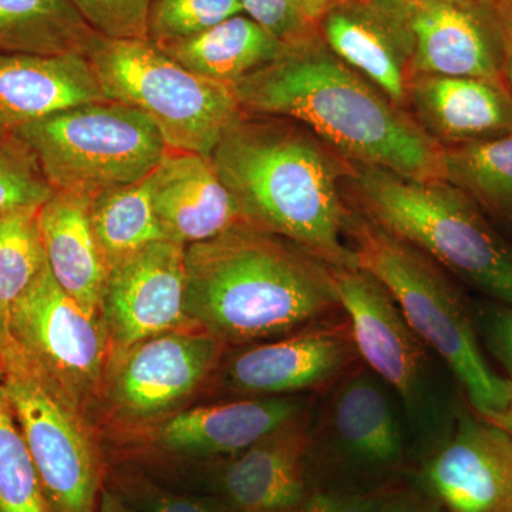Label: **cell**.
Listing matches in <instances>:
<instances>
[{"label": "cell", "instance_id": "1", "mask_svg": "<svg viewBox=\"0 0 512 512\" xmlns=\"http://www.w3.org/2000/svg\"><path fill=\"white\" fill-rule=\"evenodd\" d=\"M231 87L245 114L295 121L349 163L413 180H443V147L409 110L330 52L320 35Z\"/></svg>", "mask_w": 512, "mask_h": 512}, {"label": "cell", "instance_id": "2", "mask_svg": "<svg viewBox=\"0 0 512 512\" xmlns=\"http://www.w3.org/2000/svg\"><path fill=\"white\" fill-rule=\"evenodd\" d=\"M211 160L245 224L288 239L332 268H357L345 237L352 163L308 128L244 114Z\"/></svg>", "mask_w": 512, "mask_h": 512}, {"label": "cell", "instance_id": "3", "mask_svg": "<svg viewBox=\"0 0 512 512\" xmlns=\"http://www.w3.org/2000/svg\"><path fill=\"white\" fill-rule=\"evenodd\" d=\"M185 312L229 349L281 338L340 305L332 266L241 224L185 248Z\"/></svg>", "mask_w": 512, "mask_h": 512}, {"label": "cell", "instance_id": "4", "mask_svg": "<svg viewBox=\"0 0 512 512\" xmlns=\"http://www.w3.org/2000/svg\"><path fill=\"white\" fill-rule=\"evenodd\" d=\"M345 237L357 268L389 291L410 328L456 380L468 406L487 420L500 416L510 403L511 383L485 357L473 302L457 279L350 204Z\"/></svg>", "mask_w": 512, "mask_h": 512}, {"label": "cell", "instance_id": "5", "mask_svg": "<svg viewBox=\"0 0 512 512\" xmlns=\"http://www.w3.org/2000/svg\"><path fill=\"white\" fill-rule=\"evenodd\" d=\"M345 191L352 207L430 256L458 282L512 306V244L456 187L352 164Z\"/></svg>", "mask_w": 512, "mask_h": 512}, {"label": "cell", "instance_id": "6", "mask_svg": "<svg viewBox=\"0 0 512 512\" xmlns=\"http://www.w3.org/2000/svg\"><path fill=\"white\" fill-rule=\"evenodd\" d=\"M87 57L107 97L153 121L170 150L211 157L244 117L231 86L190 72L151 40L100 37Z\"/></svg>", "mask_w": 512, "mask_h": 512}, {"label": "cell", "instance_id": "7", "mask_svg": "<svg viewBox=\"0 0 512 512\" xmlns=\"http://www.w3.org/2000/svg\"><path fill=\"white\" fill-rule=\"evenodd\" d=\"M0 392L28 447L49 512H96L107 456L89 414L10 342L0 350Z\"/></svg>", "mask_w": 512, "mask_h": 512}, {"label": "cell", "instance_id": "8", "mask_svg": "<svg viewBox=\"0 0 512 512\" xmlns=\"http://www.w3.org/2000/svg\"><path fill=\"white\" fill-rule=\"evenodd\" d=\"M13 136L29 148L53 190L90 200L143 180L167 151L153 121L117 101L59 111Z\"/></svg>", "mask_w": 512, "mask_h": 512}, {"label": "cell", "instance_id": "9", "mask_svg": "<svg viewBox=\"0 0 512 512\" xmlns=\"http://www.w3.org/2000/svg\"><path fill=\"white\" fill-rule=\"evenodd\" d=\"M227 350L191 326L113 353L94 413L97 430L103 426L111 443L185 409L214 380Z\"/></svg>", "mask_w": 512, "mask_h": 512}, {"label": "cell", "instance_id": "10", "mask_svg": "<svg viewBox=\"0 0 512 512\" xmlns=\"http://www.w3.org/2000/svg\"><path fill=\"white\" fill-rule=\"evenodd\" d=\"M360 365L330 387L318 423L312 421L315 483L386 487L399 483L392 477L406 466L407 437L399 400Z\"/></svg>", "mask_w": 512, "mask_h": 512}, {"label": "cell", "instance_id": "11", "mask_svg": "<svg viewBox=\"0 0 512 512\" xmlns=\"http://www.w3.org/2000/svg\"><path fill=\"white\" fill-rule=\"evenodd\" d=\"M8 336L30 365L89 414L94 423L113 357V343L103 316L87 312L67 295L46 266L13 305Z\"/></svg>", "mask_w": 512, "mask_h": 512}, {"label": "cell", "instance_id": "12", "mask_svg": "<svg viewBox=\"0 0 512 512\" xmlns=\"http://www.w3.org/2000/svg\"><path fill=\"white\" fill-rule=\"evenodd\" d=\"M305 396L235 397L185 407L146 429L106 444L109 461L151 474L234 456L272 431L309 412ZM104 446V447H106Z\"/></svg>", "mask_w": 512, "mask_h": 512}, {"label": "cell", "instance_id": "13", "mask_svg": "<svg viewBox=\"0 0 512 512\" xmlns=\"http://www.w3.org/2000/svg\"><path fill=\"white\" fill-rule=\"evenodd\" d=\"M333 276L360 362L392 390L409 419L437 436L456 406L441 412L434 400L430 350L375 276L360 268H333Z\"/></svg>", "mask_w": 512, "mask_h": 512}, {"label": "cell", "instance_id": "14", "mask_svg": "<svg viewBox=\"0 0 512 512\" xmlns=\"http://www.w3.org/2000/svg\"><path fill=\"white\" fill-rule=\"evenodd\" d=\"M311 447L309 410L234 456L153 476L215 498L231 512H293L315 484Z\"/></svg>", "mask_w": 512, "mask_h": 512}, {"label": "cell", "instance_id": "15", "mask_svg": "<svg viewBox=\"0 0 512 512\" xmlns=\"http://www.w3.org/2000/svg\"><path fill=\"white\" fill-rule=\"evenodd\" d=\"M409 480L446 512H512V436L463 397Z\"/></svg>", "mask_w": 512, "mask_h": 512}, {"label": "cell", "instance_id": "16", "mask_svg": "<svg viewBox=\"0 0 512 512\" xmlns=\"http://www.w3.org/2000/svg\"><path fill=\"white\" fill-rule=\"evenodd\" d=\"M234 349L214 377L232 399L328 392L362 363L342 311L281 338Z\"/></svg>", "mask_w": 512, "mask_h": 512}, {"label": "cell", "instance_id": "17", "mask_svg": "<svg viewBox=\"0 0 512 512\" xmlns=\"http://www.w3.org/2000/svg\"><path fill=\"white\" fill-rule=\"evenodd\" d=\"M100 312L113 353L195 326L185 312V247L164 239L111 268Z\"/></svg>", "mask_w": 512, "mask_h": 512}, {"label": "cell", "instance_id": "18", "mask_svg": "<svg viewBox=\"0 0 512 512\" xmlns=\"http://www.w3.org/2000/svg\"><path fill=\"white\" fill-rule=\"evenodd\" d=\"M318 28L330 52L406 109L413 77L409 0H345Z\"/></svg>", "mask_w": 512, "mask_h": 512}, {"label": "cell", "instance_id": "19", "mask_svg": "<svg viewBox=\"0 0 512 512\" xmlns=\"http://www.w3.org/2000/svg\"><path fill=\"white\" fill-rule=\"evenodd\" d=\"M412 72L504 79L497 13L463 0H409Z\"/></svg>", "mask_w": 512, "mask_h": 512}, {"label": "cell", "instance_id": "20", "mask_svg": "<svg viewBox=\"0 0 512 512\" xmlns=\"http://www.w3.org/2000/svg\"><path fill=\"white\" fill-rule=\"evenodd\" d=\"M406 109L440 147L512 133V94L504 79L416 74L407 87Z\"/></svg>", "mask_w": 512, "mask_h": 512}, {"label": "cell", "instance_id": "21", "mask_svg": "<svg viewBox=\"0 0 512 512\" xmlns=\"http://www.w3.org/2000/svg\"><path fill=\"white\" fill-rule=\"evenodd\" d=\"M150 183L154 212L167 241L187 248L245 224L210 156L167 148Z\"/></svg>", "mask_w": 512, "mask_h": 512}, {"label": "cell", "instance_id": "22", "mask_svg": "<svg viewBox=\"0 0 512 512\" xmlns=\"http://www.w3.org/2000/svg\"><path fill=\"white\" fill-rule=\"evenodd\" d=\"M104 101L87 56L0 53V143L33 121Z\"/></svg>", "mask_w": 512, "mask_h": 512}, {"label": "cell", "instance_id": "23", "mask_svg": "<svg viewBox=\"0 0 512 512\" xmlns=\"http://www.w3.org/2000/svg\"><path fill=\"white\" fill-rule=\"evenodd\" d=\"M37 218L53 278L83 309L101 315L109 268L90 224V198L55 191Z\"/></svg>", "mask_w": 512, "mask_h": 512}, {"label": "cell", "instance_id": "24", "mask_svg": "<svg viewBox=\"0 0 512 512\" xmlns=\"http://www.w3.org/2000/svg\"><path fill=\"white\" fill-rule=\"evenodd\" d=\"M157 46L190 72L228 86L281 59L292 49L244 13L200 35Z\"/></svg>", "mask_w": 512, "mask_h": 512}, {"label": "cell", "instance_id": "25", "mask_svg": "<svg viewBox=\"0 0 512 512\" xmlns=\"http://www.w3.org/2000/svg\"><path fill=\"white\" fill-rule=\"evenodd\" d=\"M100 37L70 0H0V53L87 56Z\"/></svg>", "mask_w": 512, "mask_h": 512}, {"label": "cell", "instance_id": "26", "mask_svg": "<svg viewBox=\"0 0 512 512\" xmlns=\"http://www.w3.org/2000/svg\"><path fill=\"white\" fill-rule=\"evenodd\" d=\"M441 170L443 181L476 202L495 227L512 232V133L443 147Z\"/></svg>", "mask_w": 512, "mask_h": 512}, {"label": "cell", "instance_id": "27", "mask_svg": "<svg viewBox=\"0 0 512 512\" xmlns=\"http://www.w3.org/2000/svg\"><path fill=\"white\" fill-rule=\"evenodd\" d=\"M90 224L109 272L148 245L164 241L151 201L150 175L94 195Z\"/></svg>", "mask_w": 512, "mask_h": 512}, {"label": "cell", "instance_id": "28", "mask_svg": "<svg viewBox=\"0 0 512 512\" xmlns=\"http://www.w3.org/2000/svg\"><path fill=\"white\" fill-rule=\"evenodd\" d=\"M39 210L0 218V323L6 332L13 305L47 266L37 218Z\"/></svg>", "mask_w": 512, "mask_h": 512}, {"label": "cell", "instance_id": "29", "mask_svg": "<svg viewBox=\"0 0 512 512\" xmlns=\"http://www.w3.org/2000/svg\"><path fill=\"white\" fill-rule=\"evenodd\" d=\"M104 485L137 512H231L215 498L165 483L130 463L107 460Z\"/></svg>", "mask_w": 512, "mask_h": 512}, {"label": "cell", "instance_id": "30", "mask_svg": "<svg viewBox=\"0 0 512 512\" xmlns=\"http://www.w3.org/2000/svg\"><path fill=\"white\" fill-rule=\"evenodd\" d=\"M0 512H49L25 440L0 392Z\"/></svg>", "mask_w": 512, "mask_h": 512}, {"label": "cell", "instance_id": "31", "mask_svg": "<svg viewBox=\"0 0 512 512\" xmlns=\"http://www.w3.org/2000/svg\"><path fill=\"white\" fill-rule=\"evenodd\" d=\"M242 13L239 0H151L148 40L187 39Z\"/></svg>", "mask_w": 512, "mask_h": 512}, {"label": "cell", "instance_id": "32", "mask_svg": "<svg viewBox=\"0 0 512 512\" xmlns=\"http://www.w3.org/2000/svg\"><path fill=\"white\" fill-rule=\"evenodd\" d=\"M53 192L35 157L18 137L0 143V218L39 210Z\"/></svg>", "mask_w": 512, "mask_h": 512}, {"label": "cell", "instance_id": "33", "mask_svg": "<svg viewBox=\"0 0 512 512\" xmlns=\"http://www.w3.org/2000/svg\"><path fill=\"white\" fill-rule=\"evenodd\" d=\"M84 22L110 40H148L151 0H70Z\"/></svg>", "mask_w": 512, "mask_h": 512}, {"label": "cell", "instance_id": "34", "mask_svg": "<svg viewBox=\"0 0 512 512\" xmlns=\"http://www.w3.org/2000/svg\"><path fill=\"white\" fill-rule=\"evenodd\" d=\"M242 12L288 46H299L319 36L303 12L301 0H239Z\"/></svg>", "mask_w": 512, "mask_h": 512}, {"label": "cell", "instance_id": "35", "mask_svg": "<svg viewBox=\"0 0 512 512\" xmlns=\"http://www.w3.org/2000/svg\"><path fill=\"white\" fill-rule=\"evenodd\" d=\"M393 485L359 488L315 483L293 512H376Z\"/></svg>", "mask_w": 512, "mask_h": 512}, {"label": "cell", "instance_id": "36", "mask_svg": "<svg viewBox=\"0 0 512 512\" xmlns=\"http://www.w3.org/2000/svg\"><path fill=\"white\" fill-rule=\"evenodd\" d=\"M473 308L484 350L500 363L512 384V306L484 298Z\"/></svg>", "mask_w": 512, "mask_h": 512}, {"label": "cell", "instance_id": "37", "mask_svg": "<svg viewBox=\"0 0 512 512\" xmlns=\"http://www.w3.org/2000/svg\"><path fill=\"white\" fill-rule=\"evenodd\" d=\"M376 512H446L412 481L394 484Z\"/></svg>", "mask_w": 512, "mask_h": 512}, {"label": "cell", "instance_id": "38", "mask_svg": "<svg viewBox=\"0 0 512 512\" xmlns=\"http://www.w3.org/2000/svg\"><path fill=\"white\" fill-rule=\"evenodd\" d=\"M498 22L503 33L504 62L503 77L512 94V3L507 8L498 10Z\"/></svg>", "mask_w": 512, "mask_h": 512}, {"label": "cell", "instance_id": "39", "mask_svg": "<svg viewBox=\"0 0 512 512\" xmlns=\"http://www.w3.org/2000/svg\"><path fill=\"white\" fill-rule=\"evenodd\" d=\"M301 2L306 18H308L309 22L313 23V25L319 26V22L322 20L323 16H325L329 10L345 2V0H301Z\"/></svg>", "mask_w": 512, "mask_h": 512}, {"label": "cell", "instance_id": "40", "mask_svg": "<svg viewBox=\"0 0 512 512\" xmlns=\"http://www.w3.org/2000/svg\"><path fill=\"white\" fill-rule=\"evenodd\" d=\"M96 512H137L133 507H130L126 501L121 500L119 495L114 494L113 491L104 485L101 491L99 507Z\"/></svg>", "mask_w": 512, "mask_h": 512}, {"label": "cell", "instance_id": "41", "mask_svg": "<svg viewBox=\"0 0 512 512\" xmlns=\"http://www.w3.org/2000/svg\"><path fill=\"white\" fill-rule=\"evenodd\" d=\"M493 423L498 424V426L503 427L505 431L512 436V384H511V399L510 403H508L507 409L504 410L500 416L495 417V419L490 420Z\"/></svg>", "mask_w": 512, "mask_h": 512}, {"label": "cell", "instance_id": "42", "mask_svg": "<svg viewBox=\"0 0 512 512\" xmlns=\"http://www.w3.org/2000/svg\"><path fill=\"white\" fill-rule=\"evenodd\" d=\"M467 2L480 6V8L491 10V12H498V10L511 5L512 0H467Z\"/></svg>", "mask_w": 512, "mask_h": 512}, {"label": "cell", "instance_id": "43", "mask_svg": "<svg viewBox=\"0 0 512 512\" xmlns=\"http://www.w3.org/2000/svg\"><path fill=\"white\" fill-rule=\"evenodd\" d=\"M8 342H9L8 332H6V329L3 328L2 323H0V350L5 348V346L8 345Z\"/></svg>", "mask_w": 512, "mask_h": 512}, {"label": "cell", "instance_id": "44", "mask_svg": "<svg viewBox=\"0 0 512 512\" xmlns=\"http://www.w3.org/2000/svg\"><path fill=\"white\" fill-rule=\"evenodd\" d=\"M413 2H427V0H413ZM463 2H467V0H463Z\"/></svg>", "mask_w": 512, "mask_h": 512}]
</instances>
